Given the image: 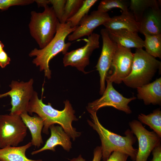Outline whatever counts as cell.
<instances>
[{
    "label": "cell",
    "instance_id": "9a60e30c",
    "mask_svg": "<svg viewBox=\"0 0 161 161\" xmlns=\"http://www.w3.org/2000/svg\"><path fill=\"white\" fill-rule=\"evenodd\" d=\"M51 135L47 140L44 146L39 150L32 152V155L46 150L54 151L56 147L60 145L65 150L69 151L72 148V143L70 137L63 130L62 127L51 125L49 127Z\"/></svg>",
    "mask_w": 161,
    "mask_h": 161
},
{
    "label": "cell",
    "instance_id": "836d02e7",
    "mask_svg": "<svg viewBox=\"0 0 161 161\" xmlns=\"http://www.w3.org/2000/svg\"><path fill=\"white\" fill-rule=\"evenodd\" d=\"M4 47V44L0 41V52L3 50V48Z\"/></svg>",
    "mask_w": 161,
    "mask_h": 161
},
{
    "label": "cell",
    "instance_id": "7c38bea8",
    "mask_svg": "<svg viewBox=\"0 0 161 161\" xmlns=\"http://www.w3.org/2000/svg\"><path fill=\"white\" fill-rule=\"evenodd\" d=\"M100 34L103 42L102 49L95 67L100 77V94L102 95L106 89V78L110 68L117 45L111 39L108 31L106 29H101Z\"/></svg>",
    "mask_w": 161,
    "mask_h": 161
},
{
    "label": "cell",
    "instance_id": "484cf974",
    "mask_svg": "<svg viewBox=\"0 0 161 161\" xmlns=\"http://www.w3.org/2000/svg\"><path fill=\"white\" fill-rule=\"evenodd\" d=\"M84 0H66L64 14L60 22L65 23L73 16L83 5Z\"/></svg>",
    "mask_w": 161,
    "mask_h": 161
},
{
    "label": "cell",
    "instance_id": "d4e9b609",
    "mask_svg": "<svg viewBox=\"0 0 161 161\" xmlns=\"http://www.w3.org/2000/svg\"><path fill=\"white\" fill-rule=\"evenodd\" d=\"M97 1V0H84L83 5L76 13L66 22H70L72 27L78 26L81 20L88 15L91 7Z\"/></svg>",
    "mask_w": 161,
    "mask_h": 161
},
{
    "label": "cell",
    "instance_id": "6da1fadb",
    "mask_svg": "<svg viewBox=\"0 0 161 161\" xmlns=\"http://www.w3.org/2000/svg\"><path fill=\"white\" fill-rule=\"evenodd\" d=\"M64 108L61 111L52 107L51 103H44L42 99H39L37 92H35L28 106L27 112L30 114L33 113L37 114L43 120L44 126L42 131L44 133L49 134V129L52 125L58 124L62 127L64 131L75 140L81 134L72 126L73 121L78 119L75 115V111L68 100L64 101Z\"/></svg>",
    "mask_w": 161,
    "mask_h": 161
},
{
    "label": "cell",
    "instance_id": "2e32d148",
    "mask_svg": "<svg viewBox=\"0 0 161 161\" xmlns=\"http://www.w3.org/2000/svg\"><path fill=\"white\" fill-rule=\"evenodd\" d=\"M107 31L111 39L117 45L130 49H143L144 47V41L137 32L124 29Z\"/></svg>",
    "mask_w": 161,
    "mask_h": 161
},
{
    "label": "cell",
    "instance_id": "52a82bcc",
    "mask_svg": "<svg viewBox=\"0 0 161 161\" xmlns=\"http://www.w3.org/2000/svg\"><path fill=\"white\" fill-rule=\"evenodd\" d=\"M33 83L32 78L25 82L13 80L9 85L11 90L6 93L0 94V98L7 96L10 97L12 108L10 109V114L20 115L27 112L29 102L34 92Z\"/></svg>",
    "mask_w": 161,
    "mask_h": 161
},
{
    "label": "cell",
    "instance_id": "5b68a950",
    "mask_svg": "<svg viewBox=\"0 0 161 161\" xmlns=\"http://www.w3.org/2000/svg\"><path fill=\"white\" fill-rule=\"evenodd\" d=\"M44 7L42 13L31 11L29 24L30 35L40 49L45 47L53 38L59 22L52 7L47 5Z\"/></svg>",
    "mask_w": 161,
    "mask_h": 161
},
{
    "label": "cell",
    "instance_id": "9c48e42d",
    "mask_svg": "<svg viewBox=\"0 0 161 161\" xmlns=\"http://www.w3.org/2000/svg\"><path fill=\"white\" fill-rule=\"evenodd\" d=\"M106 81L107 86L102 96L89 103L87 110L97 112L101 108L111 106L126 114H131L132 111L128 104L131 101L136 99V97H132L129 98L124 97L114 88L112 82L107 80Z\"/></svg>",
    "mask_w": 161,
    "mask_h": 161
},
{
    "label": "cell",
    "instance_id": "4316f807",
    "mask_svg": "<svg viewBox=\"0 0 161 161\" xmlns=\"http://www.w3.org/2000/svg\"><path fill=\"white\" fill-rule=\"evenodd\" d=\"M52 8L59 22L64 14L66 0H49Z\"/></svg>",
    "mask_w": 161,
    "mask_h": 161
},
{
    "label": "cell",
    "instance_id": "8fae6325",
    "mask_svg": "<svg viewBox=\"0 0 161 161\" xmlns=\"http://www.w3.org/2000/svg\"><path fill=\"white\" fill-rule=\"evenodd\" d=\"M129 125L138 141V149L135 161H147L154 148L161 143V137L154 131L147 130L137 120L130 122Z\"/></svg>",
    "mask_w": 161,
    "mask_h": 161
},
{
    "label": "cell",
    "instance_id": "3957f363",
    "mask_svg": "<svg viewBox=\"0 0 161 161\" xmlns=\"http://www.w3.org/2000/svg\"><path fill=\"white\" fill-rule=\"evenodd\" d=\"M76 27H72L69 22L64 23L59 22L56 33L50 42L43 48H35L29 54L30 57H36L32 61L33 63L39 67L40 71H44L45 76L48 79L51 78V72L49 66L50 60L60 52L64 55L67 52L72 43H66L65 39Z\"/></svg>",
    "mask_w": 161,
    "mask_h": 161
},
{
    "label": "cell",
    "instance_id": "83f0119b",
    "mask_svg": "<svg viewBox=\"0 0 161 161\" xmlns=\"http://www.w3.org/2000/svg\"><path fill=\"white\" fill-rule=\"evenodd\" d=\"M35 0H0V9L5 10L15 5H26L32 3Z\"/></svg>",
    "mask_w": 161,
    "mask_h": 161
},
{
    "label": "cell",
    "instance_id": "1f68e13d",
    "mask_svg": "<svg viewBox=\"0 0 161 161\" xmlns=\"http://www.w3.org/2000/svg\"><path fill=\"white\" fill-rule=\"evenodd\" d=\"M152 152L153 155L152 161H161V143L154 148Z\"/></svg>",
    "mask_w": 161,
    "mask_h": 161
},
{
    "label": "cell",
    "instance_id": "ffe728a7",
    "mask_svg": "<svg viewBox=\"0 0 161 161\" xmlns=\"http://www.w3.org/2000/svg\"><path fill=\"white\" fill-rule=\"evenodd\" d=\"M32 145L30 142L21 146L0 148V161H42L29 159L26 157V151Z\"/></svg>",
    "mask_w": 161,
    "mask_h": 161
},
{
    "label": "cell",
    "instance_id": "e0dca14e",
    "mask_svg": "<svg viewBox=\"0 0 161 161\" xmlns=\"http://www.w3.org/2000/svg\"><path fill=\"white\" fill-rule=\"evenodd\" d=\"M103 25L107 30L124 29L137 32H139V23L129 10L122 12L120 15L111 17Z\"/></svg>",
    "mask_w": 161,
    "mask_h": 161
},
{
    "label": "cell",
    "instance_id": "7a4b0ae2",
    "mask_svg": "<svg viewBox=\"0 0 161 161\" xmlns=\"http://www.w3.org/2000/svg\"><path fill=\"white\" fill-rule=\"evenodd\" d=\"M87 111L90 114L92 118L91 120H87L88 124L97 131L101 140L103 161H106L113 152L117 151L127 154L133 161H135L138 149L133 146L136 138L132 131L128 129L125 132V136L113 133L101 125L96 112Z\"/></svg>",
    "mask_w": 161,
    "mask_h": 161
},
{
    "label": "cell",
    "instance_id": "7402d4cb",
    "mask_svg": "<svg viewBox=\"0 0 161 161\" xmlns=\"http://www.w3.org/2000/svg\"><path fill=\"white\" fill-rule=\"evenodd\" d=\"M138 118L142 123L148 126L161 137V111L160 108L154 110L148 115L140 113L138 115Z\"/></svg>",
    "mask_w": 161,
    "mask_h": 161
},
{
    "label": "cell",
    "instance_id": "f546056e",
    "mask_svg": "<svg viewBox=\"0 0 161 161\" xmlns=\"http://www.w3.org/2000/svg\"><path fill=\"white\" fill-rule=\"evenodd\" d=\"M102 157V149L101 146H97L94 151V157L92 161H100ZM70 161H85L80 155L77 158H74L70 160Z\"/></svg>",
    "mask_w": 161,
    "mask_h": 161
},
{
    "label": "cell",
    "instance_id": "30bf717a",
    "mask_svg": "<svg viewBox=\"0 0 161 161\" xmlns=\"http://www.w3.org/2000/svg\"><path fill=\"white\" fill-rule=\"evenodd\" d=\"M117 45L110 68L111 73L107 75L106 80L119 84L131 72L134 53L131 49Z\"/></svg>",
    "mask_w": 161,
    "mask_h": 161
},
{
    "label": "cell",
    "instance_id": "f1b7e54d",
    "mask_svg": "<svg viewBox=\"0 0 161 161\" xmlns=\"http://www.w3.org/2000/svg\"><path fill=\"white\" fill-rule=\"evenodd\" d=\"M129 155L120 151L113 152L106 161H126Z\"/></svg>",
    "mask_w": 161,
    "mask_h": 161
},
{
    "label": "cell",
    "instance_id": "8992f818",
    "mask_svg": "<svg viewBox=\"0 0 161 161\" xmlns=\"http://www.w3.org/2000/svg\"><path fill=\"white\" fill-rule=\"evenodd\" d=\"M27 129L20 115H0V148L17 146L26 137Z\"/></svg>",
    "mask_w": 161,
    "mask_h": 161
},
{
    "label": "cell",
    "instance_id": "ba28073f",
    "mask_svg": "<svg viewBox=\"0 0 161 161\" xmlns=\"http://www.w3.org/2000/svg\"><path fill=\"white\" fill-rule=\"evenodd\" d=\"M100 35L93 33L87 38L82 40L86 44L81 47L67 52L64 55L63 64L65 66H71L86 73L84 69L89 63V58L93 51L99 47Z\"/></svg>",
    "mask_w": 161,
    "mask_h": 161
},
{
    "label": "cell",
    "instance_id": "5bb4252c",
    "mask_svg": "<svg viewBox=\"0 0 161 161\" xmlns=\"http://www.w3.org/2000/svg\"><path fill=\"white\" fill-rule=\"evenodd\" d=\"M138 23L139 32L144 35L161 34L160 7L148 8L145 12Z\"/></svg>",
    "mask_w": 161,
    "mask_h": 161
},
{
    "label": "cell",
    "instance_id": "4dcf8cb0",
    "mask_svg": "<svg viewBox=\"0 0 161 161\" xmlns=\"http://www.w3.org/2000/svg\"><path fill=\"white\" fill-rule=\"evenodd\" d=\"M10 61V59L5 52L3 50L0 52V66L4 68L9 64Z\"/></svg>",
    "mask_w": 161,
    "mask_h": 161
},
{
    "label": "cell",
    "instance_id": "d6a6232c",
    "mask_svg": "<svg viewBox=\"0 0 161 161\" xmlns=\"http://www.w3.org/2000/svg\"><path fill=\"white\" fill-rule=\"evenodd\" d=\"M39 7H44L49 4V0H35Z\"/></svg>",
    "mask_w": 161,
    "mask_h": 161
},
{
    "label": "cell",
    "instance_id": "d6986e66",
    "mask_svg": "<svg viewBox=\"0 0 161 161\" xmlns=\"http://www.w3.org/2000/svg\"><path fill=\"white\" fill-rule=\"evenodd\" d=\"M20 116L30 132L32 136L31 142L32 145L39 148L43 143L41 135L44 126L43 120L38 115L31 116L27 112L22 113Z\"/></svg>",
    "mask_w": 161,
    "mask_h": 161
},
{
    "label": "cell",
    "instance_id": "603a6c76",
    "mask_svg": "<svg viewBox=\"0 0 161 161\" xmlns=\"http://www.w3.org/2000/svg\"><path fill=\"white\" fill-rule=\"evenodd\" d=\"M145 51L154 58H161V34L145 35Z\"/></svg>",
    "mask_w": 161,
    "mask_h": 161
},
{
    "label": "cell",
    "instance_id": "cb8c5ba5",
    "mask_svg": "<svg viewBox=\"0 0 161 161\" xmlns=\"http://www.w3.org/2000/svg\"><path fill=\"white\" fill-rule=\"evenodd\" d=\"M129 1L124 0H103L99 3L97 10L102 12H107L114 8H119L123 12L128 11Z\"/></svg>",
    "mask_w": 161,
    "mask_h": 161
},
{
    "label": "cell",
    "instance_id": "ac0fdd59",
    "mask_svg": "<svg viewBox=\"0 0 161 161\" xmlns=\"http://www.w3.org/2000/svg\"><path fill=\"white\" fill-rule=\"evenodd\" d=\"M136 89L137 98L142 100L145 105L152 104L161 105V77Z\"/></svg>",
    "mask_w": 161,
    "mask_h": 161
},
{
    "label": "cell",
    "instance_id": "4fadbf2b",
    "mask_svg": "<svg viewBox=\"0 0 161 161\" xmlns=\"http://www.w3.org/2000/svg\"><path fill=\"white\" fill-rule=\"evenodd\" d=\"M110 18L107 13L97 10L92 12L81 20L75 30L68 35V41H72L84 36H89L96 27L103 25Z\"/></svg>",
    "mask_w": 161,
    "mask_h": 161
},
{
    "label": "cell",
    "instance_id": "44dd1931",
    "mask_svg": "<svg viewBox=\"0 0 161 161\" xmlns=\"http://www.w3.org/2000/svg\"><path fill=\"white\" fill-rule=\"evenodd\" d=\"M161 1L157 0H131L129 9L139 22L145 12L148 8L160 7Z\"/></svg>",
    "mask_w": 161,
    "mask_h": 161
},
{
    "label": "cell",
    "instance_id": "277c9868",
    "mask_svg": "<svg viewBox=\"0 0 161 161\" xmlns=\"http://www.w3.org/2000/svg\"><path fill=\"white\" fill-rule=\"evenodd\" d=\"M161 66V62L145 50L136 49L131 72L123 82L129 87L137 89L150 83Z\"/></svg>",
    "mask_w": 161,
    "mask_h": 161
}]
</instances>
